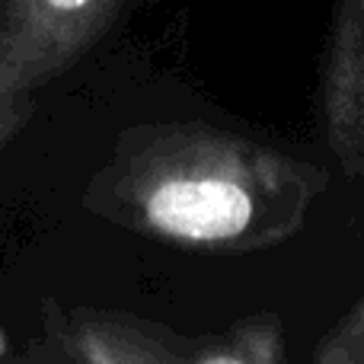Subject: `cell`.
Returning a JSON list of instances; mask_svg holds the SVG:
<instances>
[{"label":"cell","mask_w":364,"mask_h":364,"mask_svg":"<svg viewBox=\"0 0 364 364\" xmlns=\"http://www.w3.org/2000/svg\"><path fill=\"white\" fill-rule=\"evenodd\" d=\"M36 364H170L188 358L182 339L132 310L42 301L38 326L19 352Z\"/></svg>","instance_id":"3957f363"},{"label":"cell","mask_w":364,"mask_h":364,"mask_svg":"<svg viewBox=\"0 0 364 364\" xmlns=\"http://www.w3.org/2000/svg\"><path fill=\"white\" fill-rule=\"evenodd\" d=\"M144 0H0V154L45 87L83 64Z\"/></svg>","instance_id":"7a4b0ae2"},{"label":"cell","mask_w":364,"mask_h":364,"mask_svg":"<svg viewBox=\"0 0 364 364\" xmlns=\"http://www.w3.org/2000/svg\"><path fill=\"white\" fill-rule=\"evenodd\" d=\"M80 205L100 220L176 246H227L256 224L243 157L188 125H132L87 179Z\"/></svg>","instance_id":"6da1fadb"}]
</instances>
